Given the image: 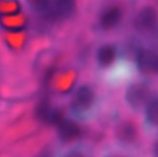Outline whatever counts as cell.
Masks as SVG:
<instances>
[{"instance_id":"15","label":"cell","mask_w":158,"mask_h":157,"mask_svg":"<svg viewBox=\"0 0 158 157\" xmlns=\"http://www.w3.org/2000/svg\"><path fill=\"white\" fill-rule=\"evenodd\" d=\"M157 72H158V70H157Z\"/></svg>"},{"instance_id":"3","label":"cell","mask_w":158,"mask_h":157,"mask_svg":"<svg viewBox=\"0 0 158 157\" xmlns=\"http://www.w3.org/2000/svg\"><path fill=\"white\" fill-rule=\"evenodd\" d=\"M132 25L139 32H151L158 25V12L154 6H143L135 15Z\"/></svg>"},{"instance_id":"10","label":"cell","mask_w":158,"mask_h":157,"mask_svg":"<svg viewBox=\"0 0 158 157\" xmlns=\"http://www.w3.org/2000/svg\"><path fill=\"white\" fill-rule=\"evenodd\" d=\"M144 122L150 129H158V97H152L144 108Z\"/></svg>"},{"instance_id":"12","label":"cell","mask_w":158,"mask_h":157,"mask_svg":"<svg viewBox=\"0 0 158 157\" xmlns=\"http://www.w3.org/2000/svg\"><path fill=\"white\" fill-rule=\"evenodd\" d=\"M27 2L33 11L45 13L50 6L51 0H27Z\"/></svg>"},{"instance_id":"2","label":"cell","mask_w":158,"mask_h":157,"mask_svg":"<svg viewBox=\"0 0 158 157\" xmlns=\"http://www.w3.org/2000/svg\"><path fill=\"white\" fill-rule=\"evenodd\" d=\"M96 102L95 90L88 85H82L75 90L71 100V110L77 115H84L92 111Z\"/></svg>"},{"instance_id":"11","label":"cell","mask_w":158,"mask_h":157,"mask_svg":"<svg viewBox=\"0 0 158 157\" xmlns=\"http://www.w3.org/2000/svg\"><path fill=\"white\" fill-rule=\"evenodd\" d=\"M38 115L41 118L42 121L46 122V123H51V124H57L63 118V116L59 113L58 110L50 107L48 105H41L39 111H38Z\"/></svg>"},{"instance_id":"4","label":"cell","mask_w":158,"mask_h":157,"mask_svg":"<svg viewBox=\"0 0 158 157\" xmlns=\"http://www.w3.org/2000/svg\"><path fill=\"white\" fill-rule=\"evenodd\" d=\"M135 68L142 74L150 76L158 70V54L152 48H141L135 56Z\"/></svg>"},{"instance_id":"13","label":"cell","mask_w":158,"mask_h":157,"mask_svg":"<svg viewBox=\"0 0 158 157\" xmlns=\"http://www.w3.org/2000/svg\"><path fill=\"white\" fill-rule=\"evenodd\" d=\"M151 32H152V40L154 41L155 44L158 45V25Z\"/></svg>"},{"instance_id":"6","label":"cell","mask_w":158,"mask_h":157,"mask_svg":"<svg viewBox=\"0 0 158 157\" xmlns=\"http://www.w3.org/2000/svg\"><path fill=\"white\" fill-rule=\"evenodd\" d=\"M75 4L77 0H51L45 14L52 21L67 19L74 13Z\"/></svg>"},{"instance_id":"14","label":"cell","mask_w":158,"mask_h":157,"mask_svg":"<svg viewBox=\"0 0 158 157\" xmlns=\"http://www.w3.org/2000/svg\"><path fill=\"white\" fill-rule=\"evenodd\" d=\"M153 154H154L155 156H158V140L154 143V145H153Z\"/></svg>"},{"instance_id":"8","label":"cell","mask_w":158,"mask_h":157,"mask_svg":"<svg viewBox=\"0 0 158 157\" xmlns=\"http://www.w3.org/2000/svg\"><path fill=\"white\" fill-rule=\"evenodd\" d=\"M118 56V48L115 44L106 43L98 48L96 53V60L100 68L106 69L111 67Z\"/></svg>"},{"instance_id":"7","label":"cell","mask_w":158,"mask_h":157,"mask_svg":"<svg viewBox=\"0 0 158 157\" xmlns=\"http://www.w3.org/2000/svg\"><path fill=\"white\" fill-rule=\"evenodd\" d=\"M124 12L123 9L118 6H110L102 11L99 17V27L104 31L116 28L123 21Z\"/></svg>"},{"instance_id":"1","label":"cell","mask_w":158,"mask_h":157,"mask_svg":"<svg viewBox=\"0 0 158 157\" xmlns=\"http://www.w3.org/2000/svg\"><path fill=\"white\" fill-rule=\"evenodd\" d=\"M152 87L148 82L137 81L129 84L125 92V101L135 112L144 110L145 105L152 98Z\"/></svg>"},{"instance_id":"5","label":"cell","mask_w":158,"mask_h":157,"mask_svg":"<svg viewBox=\"0 0 158 157\" xmlns=\"http://www.w3.org/2000/svg\"><path fill=\"white\" fill-rule=\"evenodd\" d=\"M114 137L122 147H133L139 141V131L135 123L123 121L115 127Z\"/></svg>"},{"instance_id":"9","label":"cell","mask_w":158,"mask_h":157,"mask_svg":"<svg viewBox=\"0 0 158 157\" xmlns=\"http://www.w3.org/2000/svg\"><path fill=\"white\" fill-rule=\"evenodd\" d=\"M58 128V136L64 142H71L74 141L81 136V128L75 122L71 119L61 118L56 124Z\"/></svg>"}]
</instances>
